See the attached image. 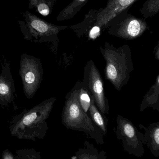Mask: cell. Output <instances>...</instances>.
Instances as JSON below:
<instances>
[{
  "mask_svg": "<svg viewBox=\"0 0 159 159\" xmlns=\"http://www.w3.org/2000/svg\"><path fill=\"white\" fill-rule=\"evenodd\" d=\"M100 51L106 62L105 78L120 91L128 84L134 70L130 48L127 44L116 48L106 42Z\"/></svg>",
  "mask_w": 159,
  "mask_h": 159,
  "instance_id": "obj_1",
  "label": "cell"
},
{
  "mask_svg": "<svg viewBox=\"0 0 159 159\" xmlns=\"http://www.w3.org/2000/svg\"><path fill=\"white\" fill-rule=\"evenodd\" d=\"M24 20H19L18 24L25 40L36 43H51V50L57 54L59 40V33L68 28L49 23L28 11L22 13Z\"/></svg>",
  "mask_w": 159,
  "mask_h": 159,
  "instance_id": "obj_2",
  "label": "cell"
},
{
  "mask_svg": "<svg viewBox=\"0 0 159 159\" xmlns=\"http://www.w3.org/2000/svg\"><path fill=\"white\" fill-rule=\"evenodd\" d=\"M56 97H51L35 106L30 110L25 109L13 120V134L27 135L35 134L47 128L46 120L49 116Z\"/></svg>",
  "mask_w": 159,
  "mask_h": 159,
  "instance_id": "obj_3",
  "label": "cell"
},
{
  "mask_svg": "<svg viewBox=\"0 0 159 159\" xmlns=\"http://www.w3.org/2000/svg\"><path fill=\"white\" fill-rule=\"evenodd\" d=\"M80 81L77 82L65 96L66 100L61 115L62 123L70 129L94 132L96 129L91 119L80 103Z\"/></svg>",
  "mask_w": 159,
  "mask_h": 159,
  "instance_id": "obj_4",
  "label": "cell"
},
{
  "mask_svg": "<svg viewBox=\"0 0 159 159\" xmlns=\"http://www.w3.org/2000/svg\"><path fill=\"white\" fill-rule=\"evenodd\" d=\"M125 10L109 22L106 28L108 34L127 40L141 37L149 27L144 19L137 18Z\"/></svg>",
  "mask_w": 159,
  "mask_h": 159,
  "instance_id": "obj_5",
  "label": "cell"
},
{
  "mask_svg": "<svg viewBox=\"0 0 159 159\" xmlns=\"http://www.w3.org/2000/svg\"><path fill=\"white\" fill-rule=\"evenodd\" d=\"M19 74L24 94L28 99H31L40 88L43 80V70L40 59L22 54L20 62Z\"/></svg>",
  "mask_w": 159,
  "mask_h": 159,
  "instance_id": "obj_6",
  "label": "cell"
},
{
  "mask_svg": "<svg viewBox=\"0 0 159 159\" xmlns=\"http://www.w3.org/2000/svg\"><path fill=\"white\" fill-rule=\"evenodd\" d=\"M82 82L93 97L97 108L105 117L106 114H109V102L105 93L102 78L92 60L89 61L84 67Z\"/></svg>",
  "mask_w": 159,
  "mask_h": 159,
  "instance_id": "obj_7",
  "label": "cell"
},
{
  "mask_svg": "<svg viewBox=\"0 0 159 159\" xmlns=\"http://www.w3.org/2000/svg\"><path fill=\"white\" fill-rule=\"evenodd\" d=\"M117 122L118 135L122 140L125 150L137 157H143L145 152L144 134L138 130L129 120L120 115L117 117Z\"/></svg>",
  "mask_w": 159,
  "mask_h": 159,
  "instance_id": "obj_8",
  "label": "cell"
},
{
  "mask_svg": "<svg viewBox=\"0 0 159 159\" xmlns=\"http://www.w3.org/2000/svg\"><path fill=\"white\" fill-rule=\"evenodd\" d=\"M2 59L0 74V105L6 107L13 104L15 107V100L17 96L10 62L4 57Z\"/></svg>",
  "mask_w": 159,
  "mask_h": 159,
  "instance_id": "obj_9",
  "label": "cell"
},
{
  "mask_svg": "<svg viewBox=\"0 0 159 159\" xmlns=\"http://www.w3.org/2000/svg\"><path fill=\"white\" fill-rule=\"evenodd\" d=\"M138 0H109L105 8L98 12L92 27L106 28L110 21L123 11L129 9Z\"/></svg>",
  "mask_w": 159,
  "mask_h": 159,
  "instance_id": "obj_10",
  "label": "cell"
},
{
  "mask_svg": "<svg viewBox=\"0 0 159 159\" xmlns=\"http://www.w3.org/2000/svg\"><path fill=\"white\" fill-rule=\"evenodd\" d=\"M144 131V143L155 157H159V122L149 123L147 127L139 124Z\"/></svg>",
  "mask_w": 159,
  "mask_h": 159,
  "instance_id": "obj_11",
  "label": "cell"
},
{
  "mask_svg": "<svg viewBox=\"0 0 159 159\" xmlns=\"http://www.w3.org/2000/svg\"><path fill=\"white\" fill-rule=\"evenodd\" d=\"M148 107L159 112V74L155 83L144 96L140 104V111L143 112Z\"/></svg>",
  "mask_w": 159,
  "mask_h": 159,
  "instance_id": "obj_12",
  "label": "cell"
},
{
  "mask_svg": "<svg viewBox=\"0 0 159 159\" xmlns=\"http://www.w3.org/2000/svg\"><path fill=\"white\" fill-rule=\"evenodd\" d=\"M88 0H73L70 4L67 6L59 14L57 20H63L73 17Z\"/></svg>",
  "mask_w": 159,
  "mask_h": 159,
  "instance_id": "obj_13",
  "label": "cell"
},
{
  "mask_svg": "<svg viewBox=\"0 0 159 159\" xmlns=\"http://www.w3.org/2000/svg\"><path fill=\"white\" fill-rule=\"evenodd\" d=\"M89 113L91 116L92 119L95 122V124L100 128V129L105 133L107 131L106 126L105 122L102 113L97 108L94 102L93 97L91 95V103L89 109Z\"/></svg>",
  "mask_w": 159,
  "mask_h": 159,
  "instance_id": "obj_14",
  "label": "cell"
},
{
  "mask_svg": "<svg viewBox=\"0 0 159 159\" xmlns=\"http://www.w3.org/2000/svg\"><path fill=\"white\" fill-rule=\"evenodd\" d=\"M139 11L144 19L153 17L159 12V0H147Z\"/></svg>",
  "mask_w": 159,
  "mask_h": 159,
  "instance_id": "obj_15",
  "label": "cell"
},
{
  "mask_svg": "<svg viewBox=\"0 0 159 159\" xmlns=\"http://www.w3.org/2000/svg\"><path fill=\"white\" fill-rule=\"evenodd\" d=\"M79 99L80 103L85 113H88L91 103V94L80 81Z\"/></svg>",
  "mask_w": 159,
  "mask_h": 159,
  "instance_id": "obj_16",
  "label": "cell"
},
{
  "mask_svg": "<svg viewBox=\"0 0 159 159\" xmlns=\"http://www.w3.org/2000/svg\"><path fill=\"white\" fill-rule=\"evenodd\" d=\"M35 7L43 16H47L50 13V7L46 0H38Z\"/></svg>",
  "mask_w": 159,
  "mask_h": 159,
  "instance_id": "obj_17",
  "label": "cell"
},
{
  "mask_svg": "<svg viewBox=\"0 0 159 159\" xmlns=\"http://www.w3.org/2000/svg\"><path fill=\"white\" fill-rule=\"evenodd\" d=\"M100 30L101 28L97 26L93 27L89 30V38L90 39L94 40L97 37L99 36L100 33Z\"/></svg>",
  "mask_w": 159,
  "mask_h": 159,
  "instance_id": "obj_18",
  "label": "cell"
},
{
  "mask_svg": "<svg viewBox=\"0 0 159 159\" xmlns=\"http://www.w3.org/2000/svg\"><path fill=\"white\" fill-rule=\"evenodd\" d=\"M154 53L155 59L159 61V42L154 48Z\"/></svg>",
  "mask_w": 159,
  "mask_h": 159,
  "instance_id": "obj_19",
  "label": "cell"
},
{
  "mask_svg": "<svg viewBox=\"0 0 159 159\" xmlns=\"http://www.w3.org/2000/svg\"><path fill=\"white\" fill-rule=\"evenodd\" d=\"M38 0H29V7L30 9L35 7Z\"/></svg>",
  "mask_w": 159,
  "mask_h": 159,
  "instance_id": "obj_20",
  "label": "cell"
},
{
  "mask_svg": "<svg viewBox=\"0 0 159 159\" xmlns=\"http://www.w3.org/2000/svg\"><path fill=\"white\" fill-rule=\"evenodd\" d=\"M4 159H13V157L11 156V154L10 153H5L4 157Z\"/></svg>",
  "mask_w": 159,
  "mask_h": 159,
  "instance_id": "obj_21",
  "label": "cell"
},
{
  "mask_svg": "<svg viewBox=\"0 0 159 159\" xmlns=\"http://www.w3.org/2000/svg\"><path fill=\"white\" fill-rule=\"evenodd\" d=\"M88 159V158H87V159Z\"/></svg>",
  "mask_w": 159,
  "mask_h": 159,
  "instance_id": "obj_22",
  "label": "cell"
}]
</instances>
